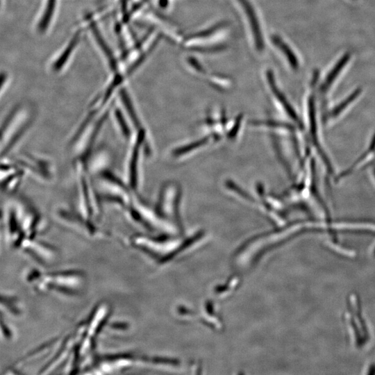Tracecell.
<instances>
[{
    "mask_svg": "<svg viewBox=\"0 0 375 375\" xmlns=\"http://www.w3.org/2000/svg\"><path fill=\"white\" fill-rule=\"evenodd\" d=\"M13 338V332L8 323L3 318V314L0 312V339L10 340Z\"/></svg>",
    "mask_w": 375,
    "mask_h": 375,
    "instance_id": "cell-7",
    "label": "cell"
},
{
    "mask_svg": "<svg viewBox=\"0 0 375 375\" xmlns=\"http://www.w3.org/2000/svg\"><path fill=\"white\" fill-rule=\"evenodd\" d=\"M274 41L276 42L279 47H281L283 51L287 56L290 65L294 69L297 68L299 65L298 60H297L296 56L293 53L292 51H291V49L289 48V47L287 44H284L283 41L281 40L280 41L279 40H274Z\"/></svg>",
    "mask_w": 375,
    "mask_h": 375,
    "instance_id": "cell-8",
    "label": "cell"
},
{
    "mask_svg": "<svg viewBox=\"0 0 375 375\" xmlns=\"http://www.w3.org/2000/svg\"><path fill=\"white\" fill-rule=\"evenodd\" d=\"M119 114L120 113H119V112L117 113V123H118L119 125L121 124V122H124L122 117L120 116ZM121 129H122V133L123 134H124L125 135H128V131H126L127 127L126 126V125H122V128Z\"/></svg>",
    "mask_w": 375,
    "mask_h": 375,
    "instance_id": "cell-9",
    "label": "cell"
},
{
    "mask_svg": "<svg viewBox=\"0 0 375 375\" xmlns=\"http://www.w3.org/2000/svg\"><path fill=\"white\" fill-rule=\"evenodd\" d=\"M0 312L11 317H19L23 312L19 299L13 294L0 292Z\"/></svg>",
    "mask_w": 375,
    "mask_h": 375,
    "instance_id": "cell-3",
    "label": "cell"
},
{
    "mask_svg": "<svg viewBox=\"0 0 375 375\" xmlns=\"http://www.w3.org/2000/svg\"><path fill=\"white\" fill-rule=\"evenodd\" d=\"M20 248L39 261L47 262L53 256V250L48 244L34 239L26 240Z\"/></svg>",
    "mask_w": 375,
    "mask_h": 375,
    "instance_id": "cell-1",
    "label": "cell"
},
{
    "mask_svg": "<svg viewBox=\"0 0 375 375\" xmlns=\"http://www.w3.org/2000/svg\"><path fill=\"white\" fill-rule=\"evenodd\" d=\"M362 92L361 88L356 89L347 97L344 99L339 103L335 105L327 114L326 119L328 122L336 121L338 119L344 115V112L360 96Z\"/></svg>",
    "mask_w": 375,
    "mask_h": 375,
    "instance_id": "cell-4",
    "label": "cell"
},
{
    "mask_svg": "<svg viewBox=\"0 0 375 375\" xmlns=\"http://www.w3.org/2000/svg\"><path fill=\"white\" fill-rule=\"evenodd\" d=\"M349 58L350 54L347 53L339 60L332 70L328 74L324 83H322L321 86L322 92L325 93L327 92L334 82L335 78L345 66L346 63L349 61Z\"/></svg>",
    "mask_w": 375,
    "mask_h": 375,
    "instance_id": "cell-6",
    "label": "cell"
},
{
    "mask_svg": "<svg viewBox=\"0 0 375 375\" xmlns=\"http://www.w3.org/2000/svg\"><path fill=\"white\" fill-rule=\"evenodd\" d=\"M375 160V132L372 135V138L369 143L367 148L365 151L351 165L345 169L341 172L336 180H341L350 176L352 173L355 172L358 169L368 165L369 162Z\"/></svg>",
    "mask_w": 375,
    "mask_h": 375,
    "instance_id": "cell-2",
    "label": "cell"
},
{
    "mask_svg": "<svg viewBox=\"0 0 375 375\" xmlns=\"http://www.w3.org/2000/svg\"><path fill=\"white\" fill-rule=\"evenodd\" d=\"M374 254L375 255V247H374Z\"/></svg>",
    "mask_w": 375,
    "mask_h": 375,
    "instance_id": "cell-11",
    "label": "cell"
},
{
    "mask_svg": "<svg viewBox=\"0 0 375 375\" xmlns=\"http://www.w3.org/2000/svg\"><path fill=\"white\" fill-rule=\"evenodd\" d=\"M239 1L243 6L244 12L249 18L251 28L253 30L252 31H253L256 45L258 49H261L262 48V33L254 10L248 0H239Z\"/></svg>",
    "mask_w": 375,
    "mask_h": 375,
    "instance_id": "cell-5",
    "label": "cell"
},
{
    "mask_svg": "<svg viewBox=\"0 0 375 375\" xmlns=\"http://www.w3.org/2000/svg\"><path fill=\"white\" fill-rule=\"evenodd\" d=\"M372 175H373L374 180L375 181V167H374V169H373Z\"/></svg>",
    "mask_w": 375,
    "mask_h": 375,
    "instance_id": "cell-10",
    "label": "cell"
}]
</instances>
